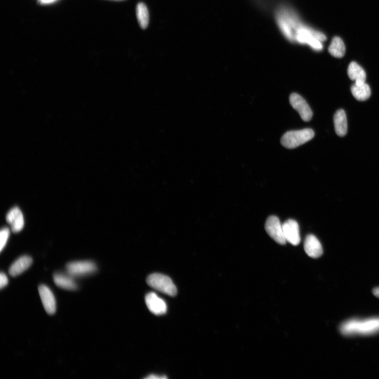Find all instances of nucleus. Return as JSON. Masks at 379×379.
Segmentation results:
<instances>
[{"label": "nucleus", "mask_w": 379, "mask_h": 379, "mask_svg": "<svg viewBox=\"0 0 379 379\" xmlns=\"http://www.w3.org/2000/svg\"><path fill=\"white\" fill-rule=\"evenodd\" d=\"M290 103L292 107L298 111L303 121L307 122L311 120L313 116L312 110L299 94H292L290 97Z\"/></svg>", "instance_id": "obj_7"}, {"label": "nucleus", "mask_w": 379, "mask_h": 379, "mask_svg": "<svg viewBox=\"0 0 379 379\" xmlns=\"http://www.w3.org/2000/svg\"><path fill=\"white\" fill-rule=\"evenodd\" d=\"M75 278L68 273H57L53 276L54 282L58 287L69 291H75L78 289V285Z\"/></svg>", "instance_id": "obj_13"}, {"label": "nucleus", "mask_w": 379, "mask_h": 379, "mask_svg": "<svg viewBox=\"0 0 379 379\" xmlns=\"http://www.w3.org/2000/svg\"><path fill=\"white\" fill-rule=\"evenodd\" d=\"M66 268L67 273L74 278L89 276L97 270L96 265L90 261L70 263Z\"/></svg>", "instance_id": "obj_5"}, {"label": "nucleus", "mask_w": 379, "mask_h": 379, "mask_svg": "<svg viewBox=\"0 0 379 379\" xmlns=\"http://www.w3.org/2000/svg\"><path fill=\"white\" fill-rule=\"evenodd\" d=\"M147 282L151 288L172 297L177 293V289L174 284L167 276L160 274H153L148 277Z\"/></svg>", "instance_id": "obj_4"}, {"label": "nucleus", "mask_w": 379, "mask_h": 379, "mask_svg": "<svg viewBox=\"0 0 379 379\" xmlns=\"http://www.w3.org/2000/svg\"><path fill=\"white\" fill-rule=\"evenodd\" d=\"M116 1H120V0H116Z\"/></svg>", "instance_id": "obj_25"}, {"label": "nucleus", "mask_w": 379, "mask_h": 379, "mask_svg": "<svg viewBox=\"0 0 379 379\" xmlns=\"http://www.w3.org/2000/svg\"><path fill=\"white\" fill-rule=\"evenodd\" d=\"M10 234V229L5 227L0 232V251H2L5 247Z\"/></svg>", "instance_id": "obj_20"}, {"label": "nucleus", "mask_w": 379, "mask_h": 379, "mask_svg": "<svg viewBox=\"0 0 379 379\" xmlns=\"http://www.w3.org/2000/svg\"><path fill=\"white\" fill-rule=\"evenodd\" d=\"M340 330L345 336L375 335L379 333V317L350 319L341 325Z\"/></svg>", "instance_id": "obj_2"}, {"label": "nucleus", "mask_w": 379, "mask_h": 379, "mask_svg": "<svg viewBox=\"0 0 379 379\" xmlns=\"http://www.w3.org/2000/svg\"><path fill=\"white\" fill-rule=\"evenodd\" d=\"M145 300L149 310L154 314L161 315L167 312V304L155 293L150 292L147 294Z\"/></svg>", "instance_id": "obj_9"}, {"label": "nucleus", "mask_w": 379, "mask_h": 379, "mask_svg": "<svg viewBox=\"0 0 379 379\" xmlns=\"http://www.w3.org/2000/svg\"><path fill=\"white\" fill-rule=\"evenodd\" d=\"M314 133L311 129H304L287 132L282 137V145L288 149L297 148L313 138Z\"/></svg>", "instance_id": "obj_3"}, {"label": "nucleus", "mask_w": 379, "mask_h": 379, "mask_svg": "<svg viewBox=\"0 0 379 379\" xmlns=\"http://www.w3.org/2000/svg\"><path fill=\"white\" fill-rule=\"evenodd\" d=\"M372 293L375 297L379 298V288H374L373 290Z\"/></svg>", "instance_id": "obj_24"}, {"label": "nucleus", "mask_w": 379, "mask_h": 379, "mask_svg": "<svg viewBox=\"0 0 379 379\" xmlns=\"http://www.w3.org/2000/svg\"><path fill=\"white\" fill-rule=\"evenodd\" d=\"M351 91L353 97L360 101L368 100L371 94L370 88L366 83L361 86L354 84L351 87Z\"/></svg>", "instance_id": "obj_18"}, {"label": "nucleus", "mask_w": 379, "mask_h": 379, "mask_svg": "<svg viewBox=\"0 0 379 379\" xmlns=\"http://www.w3.org/2000/svg\"><path fill=\"white\" fill-rule=\"evenodd\" d=\"M277 25L289 41L294 43L296 32L303 23L294 9L287 5H280L275 12Z\"/></svg>", "instance_id": "obj_1"}, {"label": "nucleus", "mask_w": 379, "mask_h": 379, "mask_svg": "<svg viewBox=\"0 0 379 379\" xmlns=\"http://www.w3.org/2000/svg\"><path fill=\"white\" fill-rule=\"evenodd\" d=\"M265 229L271 238L277 243L284 245L287 243L283 234L282 224L276 216H270L266 221Z\"/></svg>", "instance_id": "obj_6"}, {"label": "nucleus", "mask_w": 379, "mask_h": 379, "mask_svg": "<svg viewBox=\"0 0 379 379\" xmlns=\"http://www.w3.org/2000/svg\"><path fill=\"white\" fill-rule=\"evenodd\" d=\"M40 298L46 312L53 314L56 312V301L52 291L47 286L41 285L39 288Z\"/></svg>", "instance_id": "obj_10"}, {"label": "nucleus", "mask_w": 379, "mask_h": 379, "mask_svg": "<svg viewBox=\"0 0 379 379\" xmlns=\"http://www.w3.org/2000/svg\"><path fill=\"white\" fill-rule=\"evenodd\" d=\"M9 280L6 275L3 272L0 275V288L2 289L5 288L8 284Z\"/></svg>", "instance_id": "obj_21"}, {"label": "nucleus", "mask_w": 379, "mask_h": 379, "mask_svg": "<svg viewBox=\"0 0 379 379\" xmlns=\"http://www.w3.org/2000/svg\"><path fill=\"white\" fill-rule=\"evenodd\" d=\"M283 234L287 242L298 245L301 242L300 229L297 221L289 219L282 224Z\"/></svg>", "instance_id": "obj_8"}, {"label": "nucleus", "mask_w": 379, "mask_h": 379, "mask_svg": "<svg viewBox=\"0 0 379 379\" xmlns=\"http://www.w3.org/2000/svg\"><path fill=\"white\" fill-rule=\"evenodd\" d=\"M55 1L56 0H39V2L41 4H50Z\"/></svg>", "instance_id": "obj_23"}, {"label": "nucleus", "mask_w": 379, "mask_h": 379, "mask_svg": "<svg viewBox=\"0 0 379 379\" xmlns=\"http://www.w3.org/2000/svg\"><path fill=\"white\" fill-rule=\"evenodd\" d=\"M33 263L31 257L24 256L20 257L11 265L9 269L10 275L12 277H17L28 269Z\"/></svg>", "instance_id": "obj_14"}, {"label": "nucleus", "mask_w": 379, "mask_h": 379, "mask_svg": "<svg viewBox=\"0 0 379 379\" xmlns=\"http://www.w3.org/2000/svg\"><path fill=\"white\" fill-rule=\"evenodd\" d=\"M168 377L166 376H160L156 374H150V375L147 376L145 378L146 379H166Z\"/></svg>", "instance_id": "obj_22"}, {"label": "nucleus", "mask_w": 379, "mask_h": 379, "mask_svg": "<svg viewBox=\"0 0 379 379\" xmlns=\"http://www.w3.org/2000/svg\"><path fill=\"white\" fill-rule=\"evenodd\" d=\"M6 220L15 233L21 231L25 226V219L22 212L18 207L11 209L7 215Z\"/></svg>", "instance_id": "obj_12"}, {"label": "nucleus", "mask_w": 379, "mask_h": 379, "mask_svg": "<svg viewBox=\"0 0 379 379\" xmlns=\"http://www.w3.org/2000/svg\"><path fill=\"white\" fill-rule=\"evenodd\" d=\"M328 50L332 56L341 58L345 54L346 46L340 38L336 37L332 40Z\"/></svg>", "instance_id": "obj_17"}, {"label": "nucleus", "mask_w": 379, "mask_h": 379, "mask_svg": "<svg viewBox=\"0 0 379 379\" xmlns=\"http://www.w3.org/2000/svg\"><path fill=\"white\" fill-rule=\"evenodd\" d=\"M304 250L310 257L314 259L321 257L323 254V248L321 242L313 234L306 236L304 244Z\"/></svg>", "instance_id": "obj_11"}, {"label": "nucleus", "mask_w": 379, "mask_h": 379, "mask_svg": "<svg viewBox=\"0 0 379 379\" xmlns=\"http://www.w3.org/2000/svg\"><path fill=\"white\" fill-rule=\"evenodd\" d=\"M136 15L139 26L142 29H146L149 25V14L147 6L143 3H139L136 8Z\"/></svg>", "instance_id": "obj_19"}, {"label": "nucleus", "mask_w": 379, "mask_h": 379, "mask_svg": "<svg viewBox=\"0 0 379 379\" xmlns=\"http://www.w3.org/2000/svg\"><path fill=\"white\" fill-rule=\"evenodd\" d=\"M349 78L355 82L354 84L361 86L365 84L366 74L363 69L355 62H352L348 69Z\"/></svg>", "instance_id": "obj_15"}, {"label": "nucleus", "mask_w": 379, "mask_h": 379, "mask_svg": "<svg viewBox=\"0 0 379 379\" xmlns=\"http://www.w3.org/2000/svg\"><path fill=\"white\" fill-rule=\"evenodd\" d=\"M335 131L339 137H344L347 134L348 124L346 114L344 110H338L334 115Z\"/></svg>", "instance_id": "obj_16"}]
</instances>
